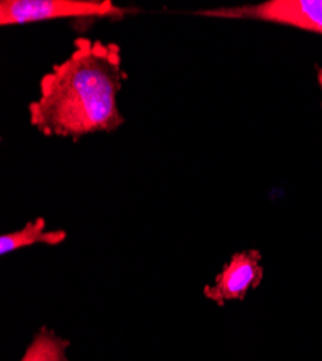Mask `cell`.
Listing matches in <instances>:
<instances>
[{"mask_svg":"<svg viewBox=\"0 0 322 361\" xmlns=\"http://www.w3.org/2000/svg\"><path fill=\"white\" fill-rule=\"evenodd\" d=\"M260 262L261 253L256 249L234 253L216 276L214 283L204 286V296L218 307H224L230 300H243L265 276Z\"/></svg>","mask_w":322,"mask_h":361,"instance_id":"277c9868","label":"cell"},{"mask_svg":"<svg viewBox=\"0 0 322 361\" xmlns=\"http://www.w3.org/2000/svg\"><path fill=\"white\" fill-rule=\"evenodd\" d=\"M137 11L120 8L111 0H2L0 25L13 26L52 19H123Z\"/></svg>","mask_w":322,"mask_h":361,"instance_id":"7a4b0ae2","label":"cell"},{"mask_svg":"<svg viewBox=\"0 0 322 361\" xmlns=\"http://www.w3.org/2000/svg\"><path fill=\"white\" fill-rule=\"evenodd\" d=\"M316 80H318V84H319V88L322 92V68H316Z\"/></svg>","mask_w":322,"mask_h":361,"instance_id":"52a82bcc","label":"cell"},{"mask_svg":"<svg viewBox=\"0 0 322 361\" xmlns=\"http://www.w3.org/2000/svg\"><path fill=\"white\" fill-rule=\"evenodd\" d=\"M195 15L271 22L322 35V0H268L256 5L197 11Z\"/></svg>","mask_w":322,"mask_h":361,"instance_id":"3957f363","label":"cell"},{"mask_svg":"<svg viewBox=\"0 0 322 361\" xmlns=\"http://www.w3.org/2000/svg\"><path fill=\"white\" fill-rule=\"evenodd\" d=\"M70 341L56 336L52 329L42 326L34 336L19 361H68Z\"/></svg>","mask_w":322,"mask_h":361,"instance_id":"8992f818","label":"cell"},{"mask_svg":"<svg viewBox=\"0 0 322 361\" xmlns=\"http://www.w3.org/2000/svg\"><path fill=\"white\" fill-rule=\"evenodd\" d=\"M67 231L64 230H47V220L44 217H37L32 221H27L23 228L0 235V253L2 256L12 253L15 250L34 246L47 245L58 246L66 242Z\"/></svg>","mask_w":322,"mask_h":361,"instance_id":"5b68a950","label":"cell"},{"mask_svg":"<svg viewBox=\"0 0 322 361\" xmlns=\"http://www.w3.org/2000/svg\"><path fill=\"white\" fill-rule=\"evenodd\" d=\"M120 47L77 38L70 56L55 64L39 82V96L27 106L29 122L48 137L111 133L126 118L117 96L126 80Z\"/></svg>","mask_w":322,"mask_h":361,"instance_id":"6da1fadb","label":"cell"}]
</instances>
